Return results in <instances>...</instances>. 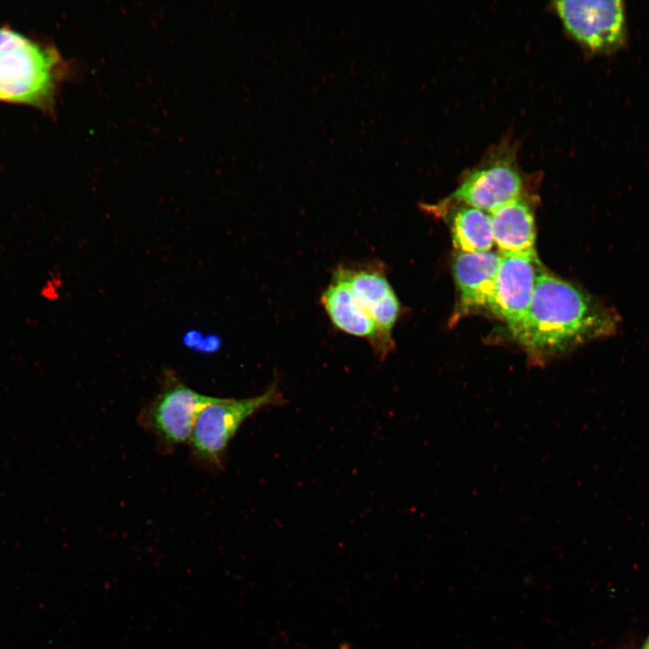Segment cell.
Returning a JSON list of instances; mask_svg holds the SVG:
<instances>
[{
	"instance_id": "6da1fadb",
	"label": "cell",
	"mask_w": 649,
	"mask_h": 649,
	"mask_svg": "<svg viewBox=\"0 0 649 649\" xmlns=\"http://www.w3.org/2000/svg\"><path fill=\"white\" fill-rule=\"evenodd\" d=\"M619 316L576 286L539 273L529 308L511 333L534 361H544L613 335Z\"/></svg>"
},
{
	"instance_id": "4fadbf2b",
	"label": "cell",
	"mask_w": 649,
	"mask_h": 649,
	"mask_svg": "<svg viewBox=\"0 0 649 649\" xmlns=\"http://www.w3.org/2000/svg\"><path fill=\"white\" fill-rule=\"evenodd\" d=\"M339 649H350L349 645L347 644H343L340 646Z\"/></svg>"
},
{
	"instance_id": "7a4b0ae2",
	"label": "cell",
	"mask_w": 649,
	"mask_h": 649,
	"mask_svg": "<svg viewBox=\"0 0 649 649\" xmlns=\"http://www.w3.org/2000/svg\"><path fill=\"white\" fill-rule=\"evenodd\" d=\"M73 74L52 43L0 27V101L54 114L59 89Z\"/></svg>"
},
{
	"instance_id": "5b68a950",
	"label": "cell",
	"mask_w": 649,
	"mask_h": 649,
	"mask_svg": "<svg viewBox=\"0 0 649 649\" xmlns=\"http://www.w3.org/2000/svg\"><path fill=\"white\" fill-rule=\"evenodd\" d=\"M525 187L517 144L506 139L462 174L457 188L443 203L463 204L490 214L522 197Z\"/></svg>"
},
{
	"instance_id": "8992f818",
	"label": "cell",
	"mask_w": 649,
	"mask_h": 649,
	"mask_svg": "<svg viewBox=\"0 0 649 649\" xmlns=\"http://www.w3.org/2000/svg\"><path fill=\"white\" fill-rule=\"evenodd\" d=\"M553 8L569 35L590 53L612 54L626 43V12L621 0L557 1Z\"/></svg>"
},
{
	"instance_id": "ba28073f",
	"label": "cell",
	"mask_w": 649,
	"mask_h": 649,
	"mask_svg": "<svg viewBox=\"0 0 649 649\" xmlns=\"http://www.w3.org/2000/svg\"><path fill=\"white\" fill-rule=\"evenodd\" d=\"M539 265L536 253L500 254L489 309L503 319L511 332L529 308Z\"/></svg>"
},
{
	"instance_id": "8fae6325",
	"label": "cell",
	"mask_w": 649,
	"mask_h": 649,
	"mask_svg": "<svg viewBox=\"0 0 649 649\" xmlns=\"http://www.w3.org/2000/svg\"><path fill=\"white\" fill-rule=\"evenodd\" d=\"M494 243L500 254H533L535 229L533 209L525 197L489 214Z\"/></svg>"
},
{
	"instance_id": "5bb4252c",
	"label": "cell",
	"mask_w": 649,
	"mask_h": 649,
	"mask_svg": "<svg viewBox=\"0 0 649 649\" xmlns=\"http://www.w3.org/2000/svg\"><path fill=\"white\" fill-rule=\"evenodd\" d=\"M644 645L649 649V638H648V640H647V642L645 643Z\"/></svg>"
},
{
	"instance_id": "9a60e30c",
	"label": "cell",
	"mask_w": 649,
	"mask_h": 649,
	"mask_svg": "<svg viewBox=\"0 0 649 649\" xmlns=\"http://www.w3.org/2000/svg\"><path fill=\"white\" fill-rule=\"evenodd\" d=\"M643 649H648L645 645H644Z\"/></svg>"
},
{
	"instance_id": "277c9868",
	"label": "cell",
	"mask_w": 649,
	"mask_h": 649,
	"mask_svg": "<svg viewBox=\"0 0 649 649\" xmlns=\"http://www.w3.org/2000/svg\"><path fill=\"white\" fill-rule=\"evenodd\" d=\"M159 388L137 420L153 436L158 452L170 454L189 442L198 415L217 398L196 391L170 369L163 370Z\"/></svg>"
},
{
	"instance_id": "9c48e42d",
	"label": "cell",
	"mask_w": 649,
	"mask_h": 649,
	"mask_svg": "<svg viewBox=\"0 0 649 649\" xmlns=\"http://www.w3.org/2000/svg\"><path fill=\"white\" fill-rule=\"evenodd\" d=\"M500 261L495 251L459 252L453 261V276L460 296V313L489 308Z\"/></svg>"
},
{
	"instance_id": "52a82bcc",
	"label": "cell",
	"mask_w": 649,
	"mask_h": 649,
	"mask_svg": "<svg viewBox=\"0 0 649 649\" xmlns=\"http://www.w3.org/2000/svg\"><path fill=\"white\" fill-rule=\"evenodd\" d=\"M350 290L375 323L379 345L375 354L383 360L395 347L392 332L401 312L400 303L379 261L339 265Z\"/></svg>"
},
{
	"instance_id": "7c38bea8",
	"label": "cell",
	"mask_w": 649,
	"mask_h": 649,
	"mask_svg": "<svg viewBox=\"0 0 649 649\" xmlns=\"http://www.w3.org/2000/svg\"><path fill=\"white\" fill-rule=\"evenodd\" d=\"M452 238L454 248L461 252L490 251L494 240L489 214L460 205L452 216Z\"/></svg>"
},
{
	"instance_id": "30bf717a",
	"label": "cell",
	"mask_w": 649,
	"mask_h": 649,
	"mask_svg": "<svg viewBox=\"0 0 649 649\" xmlns=\"http://www.w3.org/2000/svg\"><path fill=\"white\" fill-rule=\"evenodd\" d=\"M320 303L334 326L347 334L367 340L374 352L377 351V326L357 303L347 281L337 268L320 297Z\"/></svg>"
},
{
	"instance_id": "3957f363",
	"label": "cell",
	"mask_w": 649,
	"mask_h": 649,
	"mask_svg": "<svg viewBox=\"0 0 649 649\" xmlns=\"http://www.w3.org/2000/svg\"><path fill=\"white\" fill-rule=\"evenodd\" d=\"M283 403L276 383L251 398H217L196 420L188 442L190 462L208 472L222 471L228 445L242 423L262 408Z\"/></svg>"
}]
</instances>
